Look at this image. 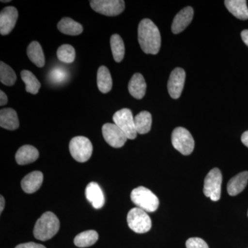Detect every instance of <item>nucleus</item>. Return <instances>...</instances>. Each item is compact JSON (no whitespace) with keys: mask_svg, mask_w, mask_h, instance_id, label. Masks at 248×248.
<instances>
[{"mask_svg":"<svg viewBox=\"0 0 248 248\" xmlns=\"http://www.w3.org/2000/svg\"><path fill=\"white\" fill-rule=\"evenodd\" d=\"M138 40L140 46L146 54L156 55L161 47V35L159 29L153 21L144 19L138 27Z\"/></svg>","mask_w":248,"mask_h":248,"instance_id":"f257e3e1","label":"nucleus"},{"mask_svg":"<svg viewBox=\"0 0 248 248\" xmlns=\"http://www.w3.org/2000/svg\"><path fill=\"white\" fill-rule=\"evenodd\" d=\"M60 226V220L56 215L51 212H46L36 222L34 236L40 241H48L58 232Z\"/></svg>","mask_w":248,"mask_h":248,"instance_id":"f03ea898","label":"nucleus"},{"mask_svg":"<svg viewBox=\"0 0 248 248\" xmlns=\"http://www.w3.org/2000/svg\"><path fill=\"white\" fill-rule=\"evenodd\" d=\"M130 199L138 208L146 213H154L159 207L158 197L149 189L143 186L134 189L130 195Z\"/></svg>","mask_w":248,"mask_h":248,"instance_id":"7ed1b4c3","label":"nucleus"},{"mask_svg":"<svg viewBox=\"0 0 248 248\" xmlns=\"http://www.w3.org/2000/svg\"><path fill=\"white\" fill-rule=\"evenodd\" d=\"M69 151L73 159L78 162L84 163L92 156L93 144L86 137H76L70 141Z\"/></svg>","mask_w":248,"mask_h":248,"instance_id":"20e7f679","label":"nucleus"},{"mask_svg":"<svg viewBox=\"0 0 248 248\" xmlns=\"http://www.w3.org/2000/svg\"><path fill=\"white\" fill-rule=\"evenodd\" d=\"M127 222L129 228L138 234L148 232L152 228L151 217L146 212L139 208H134L129 211Z\"/></svg>","mask_w":248,"mask_h":248,"instance_id":"39448f33","label":"nucleus"},{"mask_svg":"<svg viewBox=\"0 0 248 248\" xmlns=\"http://www.w3.org/2000/svg\"><path fill=\"white\" fill-rule=\"evenodd\" d=\"M222 174L218 169H212L204 180L203 193L213 202L221 198Z\"/></svg>","mask_w":248,"mask_h":248,"instance_id":"423d86ee","label":"nucleus"},{"mask_svg":"<svg viewBox=\"0 0 248 248\" xmlns=\"http://www.w3.org/2000/svg\"><path fill=\"white\" fill-rule=\"evenodd\" d=\"M172 143L173 147L184 155H190L195 148V141L192 135L187 129L182 127H178L173 130Z\"/></svg>","mask_w":248,"mask_h":248,"instance_id":"0eeeda50","label":"nucleus"},{"mask_svg":"<svg viewBox=\"0 0 248 248\" xmlns=\"http://www.w3.org/2000/svg\"><path fill=\"white\" fill-rule=\"evenodd\" d=\"M132 111L128 108L117 111L112 117L114 123L125 133L129 140H135L138 135Z\"/></svg>","mask_w":248,"mask_h":248,"instance_id":"6e6552de","label":"nucleus"},{"mask_svg":"<svg viewBox=\"0 0 248 248\" xmlns=\"http://www.w3.org/2000/svg\"><path fill=\"white\" fill-rule=\"evenodd\" d=\"M90 5L95 12L109 17L119 16L125 9V1L122 0H92Z\"/></svg>","mask_w":248,"mask_h":248,"instance_id":"1a4fd4ad","label":"nucleus"},{"mask_svg":"<svg viewBox=\"0 0 248 248\" xmlns=\"http://www.w3.org/2000/svg\"><path fill=\"white\" fill-rule=\"evenodd\" d=\"M102 134L108 144L115 148H122L128 140L125 133L115 124H104Z\"/></svg>","mask_w":248,"mask_h":248,"instance_id":"9d476101","label":"nucleus"},{"mask_svg":"<svg viewBox=\"0 0 248 248\" xmlns=\"http://www.w3.org/2000/svg\"><path fill=\"white\" fill-rule=\"evenodd\" d=\"M186 81V73L183 68L173 70L168 82V90L170 97L178 99L182 94Z\"/></svg>","mask_w":248,"mask_h":248,"instance_id":"9b49d317","label":"nucleus"},{"mask_svg":"<svg viewBox=\"0 0 248 248\" xmlns=\"http://www.w3.org/2000/svg\"><path fill=\"white\" fill-rule=\"evenodd\" d=\"M18 11L14 6H8L1 10L0 14V33L9 35L16 27L18 19Z\"/></svg>","mask_w":248,"mask_h":248,"instance_id":"f8f14e48","label":"nucleus"},{"mask_svg":"<svg viewBox=\"0 0 248 248\" xmlns=\"http://www.w3.org/2000/svg\"><path fill=\"white\" fill-rule=\"evenodd\" d=\"M86 199L92 204L93 208L100 209L105 203V197L100 186L97 183L91 182L86 186L85 191Z\"/></svg>","mask_w":248,"mask_h":248,"instance_id":"ddd939ff","label":"nucleus"},{"mask_svg":"<svg viewBox=\"0 0 248 248\" xmlns=\"http://www.w3.org/2000/svg\"><path fill=\"white\" fill-rule=\"evenodd\" d=\"M194 11L192 7H186L182 9L174 18L172 24V31L174 34H178L185 30L192 22Z\"/></svg>","mask_w":248,"mask_h":248,"instance_id":"4468645a","label":"nucleus"},{"mask_svg":"<svg viewBox=\"0 0 248 248\" xmlns=\"http://www.w3.org/2000/svg\"><path fill=\"white\" fill-rule=\"evenodd\" d=\"M44 176L40 171H33L25 176L21 182L22 190L28 194L37 192L43 183Z\"/></svg>","mask_w":248,"mask_h":248,"instance_id":"2eb2a0df","label":"nucleus"},{"mask_svg":"<svg viewBox=\"0 0 248 248\" xmlns=\"http://www.w3.org/2000/svg\"><path fill=\"white\" fill-rule=\"evenodd\" d=\"M39 151L35 147L31 145H25L18 150L16 155V160L17 164L24 166L35 162L39 157Z\"/></svg>","mask_w":248,"mask_h":248,"instance_id":"dca6fc26","label":"nucleus"},{"mask_svg":"<svg viewBox=\"0 0 248 248\" xmlns=\"http://www.w3.org/2000/svg\"><path fill=\"white\" fill-rule=\"evenodd\" d=\"M0 126L9 130H17L19 126V119L16 111L11 108L0 111Z\"/></svg>","mask_w":248,"mask_h":248,"instance_id":"f3484780","label":"nucleus"},{"mask_svg":"<svg viewBox=\"0 0 248 248\" xmlns=\"http://www.w3.org/2000/svg\"><path fill=\"white\" fill-rule=\"evenodd\" d=\"M147 85L144 78L140 73H135L129 81L128 91L135 99H141L146 92Z\"/></svg>","mask_w":248,"mask_h":248,"instance_id":"a211bd4d","label":"nucleus"},{"mask_svg":"<svg viewBox=\"0 0 248 248\" xmlns=\"http://www.w3.org/2000/svg\"><path fill=\"white\" fill-rule=\"evenodd\" d=\"M248 182V171H245V172L236 174L234 177L232 178L228 182V186H227L228 194L232 197L239 195L246 188Z\"/></svg>","mask_w":248,"mask_h":248,"instance_id":"6ab92c4d","label":"nucleus"},{"mask_svg":"<svg viewBox=\"0 0 248 248\" xmlns=\"http://www.w3.org/2000/svg\"><path fill=\"white\" fill-rule=\"evenodd\" d=\"M224 3L228 11L235 17L242 20L248 19V9L246 0H226Z\"/></svg>","mask_w":248,"mask_h":248,"instance_id":"aec40b11","label":"nucleus"},{"mask_svg":"<svg viewBox=\"0 0 248 248\" xmlns=\"http://www.w3.org/2000/svg\"><path fill=\"white\" fill-rule=\"evenodd\" d=\"M58 29L62 33L71 36L79 35L83 32L81 24L69 17L62 18L58 24Z\"/></svg>","mask_w":248,"mask_h":248,"instance_id":"412c9836","label":"nucleus"},{"mask_svg":"<svg viewBox=\"0 0 248 248\" xmlns=\"http://www.w3.org/2000/svg\"><path fill=\"white\" fill-rule=\"evenodd\" d=\"M27 55L36 66L42 68L45 65V56L42 46L38 42H31L27 48Z\"/></svg>","mask_w":248,"mask_h":248,"instance_id":"4be33fe9","label":"nucleus"},{"mask_svg":"<svg viewBox=\"0 0 248 248\" xmlns=\"http://www.w3.org/2000/svg\"><path fill=\"white\" fill-rule=\"evenodd\" d=\"M97 86L101 93L110 92L112 87V79L108 68L105 66L99 67L97 71Z\"/></svg>","mask_w":248,"mask_h":248,"instance_id":"5701e85b","label":"nucleus"},{"mask_svg":"<svg viewBox=\"0 0 248 248\" xmlns=\"http://www.w3.org/2000/svg\"><path fill=\"white\" fill-rule=\"evenodd\" d=\"M135 128L137 133L144 135L151 130L152 126V115L148 111H142L138 115L135 116Z\"/></svg>","mask_w":248,"mask_h":248,"instance_id":"b1692460","label":"nucleus"},{"mask_svg":"<svg viewBox=\"0 0 248 248\" xmlns=\"http://www.w3.org/2000/svg\"><path fill=\"white\" fill-rule=\"evenodd\" d=\"M98 239H99V235L97 232L91 230V231L83 232L77 235L74 239V244L77 247H90L95 244Z\"/></svg>","mask_w":248,"mask_h":248,"instance_id":"393cba45","label":"nucleus"},{"mask_svg":"<svg viewBox=\"0 0 248 248\" xmlns=\"http://www.w3.org/2000/svg\"><path fill=\"white\" fill-rule=\"evenodd\" d=\"M110 47L114 60L117 63H120L123 60L125 55V46L120 35L115 34L111 36Z\"/></svg>","mask_w":248,"mask_h":248,"instance_id":"a878e982","label":"nucleus"},{"mask_svg":"<svg viewBox=\"0 0 248 248\" xmlns=\"http://www.w3.org/2000/svg\"><path fill=\"white\" fill-rule=\"evenodd\" d=\"M21 78L25 83L27 92L33 94L38 93L41 88V84L32 72L24 70L21 72Z\"/></svg>","mask_w":248,"mask_h":248,"instance_id":"bb28decb","label":"nucleus"},{"mask_svg":"<svg viewBox=\"0 0 248 248\" xmlns=\"http://www.w3.org/2000/svg\"><path fill=\"white\" fill-rule=\"evenodd\" d=\"M17 80V76L14 69L4 62H0V81L8 86H14Z\"/></svg>","mask_w":248,"mask_h":248,"instance_id":"cd10ccee","label":"nucleus"},{"mask_svg":"<svg viewBox=\"0 0 248 248\" xmlns=\"http://www.w3.org/2000/svg\"><path fill=\"white\" fill-rule=\"evenodd\" d=\"M57 56L60 61L66 63H72L76 60V50L70 45H63L59 47Z\"/></svg>","mask_w":248,"mask_h":248,"instance_id":"c85d7f7f","label":"nucleus"},{"mask_svg":"<svg viewBox=\"0 0 248 248\" xmlns=\"http://www.w3.org/2000/svg\"><path fill=\"white\" fill-rule=\"evenodd\" d=\"M67 77L66 72L60 68H53L50 73V78L51 81L56 84L63 82Z\"/></svg>","mask_w":248,"mask_h":248,"instance_id":"c756f323","label":"nucleus"},{"mask_svg":"<svg viewBox=\"0 0 248 248\" xmlns=\"http://www.w3.org/2000/svg\"><path fill=\"white\" fill-rule=\"evenodd\" d=\"M187 248H209L204 240L198 237L190 238L186 241Z\"/></svg>","mask_w":248,"mask_h":248,"instance_id":"7c9ffc66","label":"nucleus"},{"mask_svg":"<svg viewBox=\"0 0 248 248\" xmlns=\"http://www.w3.org/2000/svg\"><path fill=\"white\" fill-rule=\"evenodd\" d=\"M15 248H46L43 245L36 244L34 242L25 243V244H22L18 245Z\"/></svg>","mask_w":248,"mask_h":248,"instance_id":"2f4dec72","label":"nucleus"},{"mask_svg":"<svg viewBox=\"0 0 248 248\" xmlns=\"http://www.w3.org/2000/svg\"><path fill=\"white\" fill-rule=\"evenodd\" d=\"M8 103V97L4 92L2 91H0V106L3 107V106L6 105Z\"/></svg>","mask_w":248,"mask_h":248,"instance_id":"473e14b6","label":"nucleus"},{"mask_svg":"<svg viewBox=\"0 0 248 248\" xmlns=\"http://www.w3.org/2000/svg\"><path fill=\"white\" fill-rule=\"evenodd\" d=\"M241 38L248 46V30H244L241 32Z\"/></svg>","mask_w":248,"mask_h":248,"instance_id":"72a5a7b5","label":"nucleus"},{"mask_svg":"<svg viewBox=\"0 0 248 248\" xmlns=\"http://www.w3.org/2000/svg\"><path fill=\"white\" fill-rule=\"evenodd\" d=\"M241 141L245 146L248 148V130L243 134L242 136H241Z\"/></svg>","mask_w":248,"mask_h":248,"instance_id":"f704fd0d","label":"nucleus"},{"mask_svg":"<svg viewBox=\"0 0 248 248\" xmlns=\"http://www.w3.org/2000/svg\"><path fill=\"white\" fill-rule=\"evenodd\" d=\"M0 213H2L3 210H4V206H5V200L4 197L1 195V197H0Z\"/></svg>","mask_w":248,"mask_h":248,"instance_id":"c9c22d12","label":"nucleus"},{"mask_svg":"<svg viewBox=\"0 0 248 248\" xmlns=\"http://www.w3.org/2000/svg\"><path fill=\"white\" fill-rule=\"evenodd\" d=\"M10 0H7V1H3V0H1V2L3 3H6V2H10Z\"/></svg>","mask_w":248,"mask_h":248,"instance_id":"e433bc0d","label":"nucleus"},{"mask_svg":"<svg viewBox=\"0 0 248 248\" xmlns=\"http://www.w3.org/2000/svg\"></svg>","mask_w":248,"mask_h":248,"instance_id":"4c0bfd02","label":"nucleus"}]
</instances>
